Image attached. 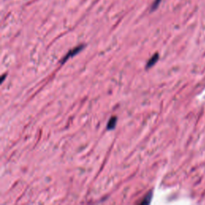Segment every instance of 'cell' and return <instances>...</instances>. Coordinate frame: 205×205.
<instances>
[{
    "mask_svg": "<svg viewBox=\"0 0 205 205\" xmlns=\"http://www.w3.org/2000/svg\"><path fill=\"white\" fill-rule=\"evenodd\" d=\"M158 59H159V55H158L157 53L155 54L154 55L148 60V62L147 63L146 67H147V68H150V67H152V66H154L155 63L157 62Z\"/></svg>",
    "mask_w": 205,
    "mask_h": 205,
    "instance_id": "7a4b0ae2",
    "label": "cell"
},
{
    "mask_svg": "<svg viewBox=\"0 0 205 205\" xmlns=\"http://www.w3.org/2000/svg\"><path fill=\"white\" fill-rule=\"evenodd\" d=\"M83 45H80V46H78V47H76V48H75L74 49H72V50H71V51L68 52V53L66 54V56L63 57V61H62V63H65L66 60L68 59L69 58H71V57L74 56V55H76V54H78L79 52V51L82 50L83 48Z\"/></svg>",
    "mask_w": 205,
    "mask_h": 205,
    "instance_id": "6da1fadb",
    "label": "cell"
},
{
    "mask_svg": "<svg viewBox=\"0 0 205 205\" xmlns=\"http://www.w3.org/2000/svg\"><path fill=\"white\" fill-rule=\"evenodd\" d=\"M117 123V117L116 116H112L111 118L109 121H108V123H107V129L108 130H113L115 128V127Z\"/></svg>",
    "mask_w": 205,
    "mask_h": 205,
    "instance_id": "3957f363",
    "label": "cell"
},
{
    "mask_svg": "<svg viewBox=\"0 0 205 205\" xmlns=\"http://www.w3.org/2000/svg\"><path fill=\"white\" fill-rule=\"evenodd\" d=\"M151 198H152V193H149L148 195H147L144 198V200H143L141 204H149L151 201Z\"/></svg>",
    "mask_w": 205,
    "mask_h": 205,
    "instance_id": "277c9868",
    "label": "cell"
},
{
    "mask_svg": "<svg viewBox=\"0 0 205 205\" xmlns=\"http://www.w3.org/2000/svg\"><path fill=\"white\" fill-rule=\"evenodd\" d=\"M160 2H161V0H155L154 3H153V4H152V10H155L156 8H157V6L160 5Z\"/></svg>",
    "mask_w": 205,
    "mask_h": 205,
    "instance_id": "5b68a950",
    "label": "cell"
}]
</instances>
